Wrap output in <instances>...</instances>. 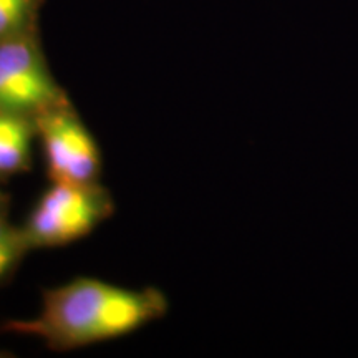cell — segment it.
Here are the masks:
<instances>
[{"mask_svg": "<svg viewBox=\"0 0 358 358\" xmlns=\"http://www.w3.org/2000/svg\"><path fill=\"white\" fill-rule=\"evenodd\" d=\"M168 310L166 294L156 287L128 289L77 277L43 289L37 317L6 320L0 330L42 340L53 352H71L136 332Z\"/></svg>", "mask_w": 358, "mask_h": 358, "instance_id": "6da1fadb", "label": "cell"}, {"mask_svg": "<svg viewBox=\"0 0 358 358\" xmlns=\"http://www.w3.org/2000/svg\"><path fill=\"white\" fill-rule=\"evenodd\" d=\"M115 211L113 196L101 181H50L20 227L30 250L64 248L95 232Z\"/></svg>", "mask_w": 358, "mask_h": 358, "instance_id": "7a4b0ae2", "label": "cell"}, {"mask_svg": "<svg viewBox=\"0 0 358 358\" xmlns=\"http://www.w3.org/2000/svg\"><path fill=\"white\" fill-rule=\"evenodd\" d=\"M70 100L45 55L40 32L0 40V111L37 120Z\"/></svg>", "mask_w": 358, "mask_h": 358, "instance_id": "3957f363", "label": "cell"}, {"mask_svg": "<svg viewBox=\"0 0 358 358\" xmlns=\"http://www.w3.org/2000/svg\"><path fill=\"white\" fill-rule=\"evenodd\" d=\"M45 171L50 181L98 182L103 174L101 150L71 100L35 120Z\"/></svg>", "mask_w": 358, "mask_h": 358, "instance_id": "277c9868", "label": "cell"}, {"mask_svg": "<svg viewBox=\"0 0 358 358\" xmlns=\"http://www.w3.org/2000/svg\"><path fill=\"white\" fill-rule=\"evenodd\" d=\"M34 140H37L34 120L0 111V179L32 169Z\"/></svg>", "mask_w": 358, "mask_h": 358, "instance_id": "5b68a950", "label": "cell"}, {"mask_svg": "<svg viewBox=\"0 0 358 358\" xmlns=\"http://www.w3.org/2000/svg\"><path fill=\"white\" fill-rule=\"evenodd\" d=\"M45 0H0V40L40 32Z\"/></svg>", "mask_w": 358, "mask_h": 358, "instance_id": "8992f818", "label": "cell"}, {"mask_svg": "<svg viewBox=\"0 0 358 358\" xmlns=\"http://www.w3.org/2000/svg\"><path fill=\"white\" fill-rule=\"evenodd\" d=\"M29 252L32 250L27 244L22 227L8 222L7 214H0V285L15 274Z\"/></svg>", "mask_w": 358, "mask_h": 358, "instance_id": "52a82bcc", "label": "cell"}, {"mask_svg": "<svg viewBox=\"0 0 358 358\" xmlns=\"http://www.w3.org/2000/svg\"><path fill=\"white\" fill-rule=\"evenodd\" d=\"M8 209H10V198L0 189V214H7L8 216Z\"/></svg>", "mask_w": 358, "mask_h": 358, "instance_id": "ba28073f", "label": "cell"}, {"mask_svg": "<svg viewBox=\"0 0 358 358\" xmlns=\"http://www.w3.org/2000/svg\"><path fill=\"white\" fill-rule=\"evenodd\" d=\"M0 357H7V353H0Z\"/></svg>", "mask_w": 358, "mask_h": 358, "instance_id": "9c48e42d", "label": "cell"}]
</instances>
